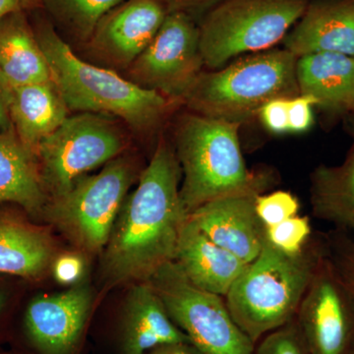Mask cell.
<instances>
[{
	"label": "cell",
	"mask_w": 354,
	"mask_h": 354,
	"mask_svg": "<svg viewBox=\"0 0 354 354\" xmlns=\"http://www.w3.org/2000/svg\"><path fill=\"white\" fill-rule=\"evenodd\" d=\"M167 8V12H183L192 16L208 13L223 0H158Z\"/></svg>",
	"instance_id": "1f68e13d"
},
{
	"label": "cell",
	"mask_w": 354,
	"mask_h": 354,
	"mask_svg": "<svg viewBox=\"0 0 354 354\" xmlns=\"http://www.w3.org/2000/svg\"><path fill=\"white\" fill-rule=\"evenodd\" d=\"M136 174L131 160L113 158L99 174L81 176L64 195L50 199L43 218L86 250L97 252L108 243Z\"/></svg>",
	"instance_id": "52a82bcc"
},
{
	"label": "cell",
	"mask_w": 354,
	"mask_h": 354,
	"mask_svg": "<svg viewBox=\"0 0 354 354\" xmlns=\"http://www.w3.org/2000/svg\"><path fill=\"white\" fill-rule=\"evenodd\" d=\"M158 0H124L106 13L87 41L102 62L128 69L152 41L167 17Z\"/></svg>",
	"instance_id": "4fadbf2b"
},
{
	"label": "cell",
	"mask_w": 354,
	"mask_h": 354,
	"mask_svg": "<svg viewBox=\"0 0 354 354\" xmlns=\"http://www.w3.org/2000/svg\"><path fill=\"white\" fill-rule=\"evenodd\" d=\"M146 354H204L192 342H179L160 344Z\"/></svg>",
	"instance_id": "e575fe53"
},
{
	"label": "cell",
	"mask_w": 354,
	"mask_h": 354,
	"mask_svg": "<svg viewBox=\"0 0 354 354\" xmlns=\"http://www.w3.org/2000/svg\"><path fill=\"white\" fill-rule=\"evenodd\" d=\"M311 354H354V305L324 256L295 317Z\"/></svg>",
	"instance_id": "7c38bea8"
},
{
	"label": "cell",
	"mask_w": 354,
	"mask_h": 354,
	"mask_svg": "<svg viewBox=\"0 0 354 354\" xmlns=\"http://www.w3.org/2000/svg\"><path fill=\"white\" fill-rule=\"evenodd\" d=\"M323 234L326 255L354 305V236L337 230Z\"/></svg>",
	"instance_id": "d4e9b609"
},
{
	"label": "cell",
	"mask_w": 354,
	"mask_h": 354,
	"mask_svg": "<svg viewBox=\"0 0 354 354\" xmlns=\"http://www.w3.org/2000/svg\"><path fill=\"white\" fill-rule=\"evenodd\" d=\"M257 193L218 198L202 205L188 216L211 241L246 264L262 250L266 227L255 209Z\"/></svg>",
	"instance_id": "5bb4252c"
},
{
	"label": "cell",
	"mask_w": 354,
	"mask_h": 354,
	"mask_svg": "<svg viewBox=\"0 0 354 354\" xmlns=\"http://www.w3.org/2000/svg\"><path fill=\"white\" fill-rule=\"evenodd\" d=\"M180 165L162 141L141 172L136 189L125 199L102 261L109 288L146 283L171 262L188 215L180 197Z\"/></svg>",
	"instance_id": "6da1fadb"
},
{
	"label": "cell",
	"mask_w": 354,
	"mask_h": 354,
	"mask_svg": "<svg viewBox=\"0 0 354 354\" xmlns=\"http://www.w3.org/2000/svg\"><path fill=\"white\" fill-rule=\"evenodd\" d=\"M17 277L0 274V344L10 341L11 335L15 323V309L17 304V283L20 281Z\"/></svg>",
	"instance_id": "f1b7e54d"
},
{
	"label": "cell",
	"mask_w": 354,
	"mask_h": 354,
	"mask_svg": "<svg viewBox=\"0 0 354 354\" xmlns=\"http://www.w3.org/2000/svg\"><path fill=\"white\" fill-rule=\"evenodd\" d=\"M32 25L69 111L115 116L144 132L160 124L171 109L174 101L164 95L77 57L50 21L36 19Z\"/></svg>",
	"instance_id": "7a4b0ae2"
},
{
	"label": "cell",
	"mask_w": 354,
	"mask_h": 354,
	"mask_svg": "<svg viewBox=\"0 0 354 354\" xmlns=\"http://www.w3.org/2000/svg\"><path fill=\"white\" fill-rule=\"evenodd\" d=\"M148 283L172 322L203 353L255 354L256 344L232 318L225 298L192 285L174 261Z\"/></svg>",
	"instance_id": "ba28073f"
},
{
	"label": "cell",
	"mask_w": 354,
	"mask_h": 354,
	"mask_svg": "<svg viewBox=\"0 0 354 354\" xmlns=\"http://www.w3.org/2000/svg\"><path fill=\"white\" fill-rule=\"evenodd\" d=\"M255 209L265 227H271L299 215L300 204L292 193L279 190L258 195Z\"/></svg>",
	"instance_id": "4316f807"
},
{
	"label": "cell",
	"mask_w": 354,
	"mask_h": 354,
	"mask_svg": "<svg viewBox=\"0 0 354 354\" xmlns=\"http://www.w3.org/2000/svg\"><path fill=\"white\" fill-rule=\"evenodd\" d=\"M297 57L334 53L354 57V0H317L309 3L283 39Z\"/></svg>",
	"instance_id": "2e32d148"
},
{
	"label": "cell",
	"mask_w": 354,
	"mask_h": 354,
	"mask_svg": "<svg viewBox=\"0 0 354 354\" xmlns=\"http://www.w3.org/2000/svg\"><path fill=\"white\" fill-rule=\"evenodd\" d=\"M315 101L309 95H298L288 102V125L290 132L304 133L313 125L312 108Z\"/></svg>",
	"instance_id": "4dcf8cb0"
},
{
	"label": "cell",
	"mask_w": 354,
	"mask_h": 354,
	"mask_svg": "<svg viewBox=\"0 0 354 354\" xmlns=\"http://www.w3.org/2000/svg\"><path fill=\"white\" fill-rule=\"evenodd\" d=\"M179 342L190 341L172 322L150 283H134L114 321L113 354H146L160 344Z\"/></svg>",
	"instance_id": "9a60e30c"
},
{
	"label": "cell",
	"mask_w": 354,
	"mask_h": 354,
	"mask_svg": "<svg viewBox=\"0 0 354 354\" xmlns=\"http://www.w3.org/2000/svg\"><path fill=\"white\" fill-rule=\"evenodd\" d=\"M124 0H41L51 19L67 34L87 44L102 18Z\"/></svg>",
	"instance_id": "cb8c5ba5"
},
{
	"label": "cell",
	"mask_w": 354,
	"mask_h": 354,
	"mask_svg": "<svg viewBox=\"0 0 354 354\" xmlns=\"http://www.w3.org/2000/svg\"><path fill=\"white\" fill-rule=\"evenodd\" d=\"M299 94L309 95L324 113L333 116L351 113L354 106V57L317 53L298 57Z\"/></svg>",
	"instance_id": "ffe728a7"
},
{
	"label": "cell",
	"mask_w": 354,
	"mask_h": 354,
	"mask_svg": "<svg viewBox=\"0 0 354 354\" xmlns=\"http://www.w3.org/2000/svg\"><path fill=\"white\" fill-rule=\"evenodd\" d=\"M241 125L194 113L179 120L174 152L183 171L180 197L188 216L218 198L263 194L274 183L272 172L247 167L239 142Z\"/></svg>",
	"instance_id": "3957f363"
},
{
	"label": "cell",
	"mask_w": 354,
	"mask_h": 354,
	"mask_svg": "<svg viewBox=\"0 0 354 354\" xmlns=\"http://www.w3.org/2000/svg\"><path fill=\"white\" fill-rule=\"evenodd\" d=\"M48 200L36 153L20 141L15 131L0 134V205L19 206L37 220L43 218Z\"/></svg>",
	"instance_id": "44dd1931"
},
{
	"label": "cell",
	"mask_w": 354,
	"mask_h": 354,
	"mask_svg": "<svg viewBox=\"0 0 354 354\" xmlns=\"http://www.w3.org/2000/svg\"><path fill=\"white\" fill-rule=\"evenodd\" d=\"M312 215L354 234V142L342 164L320 165L310 174Z\"/></svg>",
	"instance_id": "603a6c76"
},
{
	"label": "cell",
	"mask_w": 354,
	"mask_h": 354,
	"mask_svg": "<svg viewBox=\"0 0 354 354\" xmlns=\"http://www.w3.org/2000/svg\"><path fill=\"white\" fill-rule=\"evenodd\" d=\"M82 272V264L78 258L73 256L60 258L55 265V276L62 283L76 281Z\"/></svg>",
	"instance_id": "d6a6232c"
},
{
	"label": "cell",
	"mask_w": 354,
	"mask_h": 354,
	"mask_svg": "<svg viewBox=\"0 0 354 354\" xmlns=\"http://www.w3.org/2000/svg\"><path fill=\"white\" fill-rule=\"evenodd\" d=\"M290 99H274L260 109L258 115L264 127L274 134L290 132L288 102Z\"/></svg>",
	"instance_id": "f546056e"
},
{
	"label": "cell",
	"mask_w": 354,
	"mask_h": 354,
	"mask_svg": "<svg viewBox=\"0 0 354 354\" xmlns=\"http://www.w3.org/2000/svg\"><path fill=\"white\" fill-rule=\"evenodd\" d=\"M309 0H223L200 28L204 65L218 68L236 55L260 53L283 41Z\"/></svg>",
	"instance_id": "8992f818"
},
{
	"label": "cell",
	"mask_w": 354,
	"mask_h": 354,
	"mask_svg": "<svg viewBox=\"0 0 354 354\" xmlns=\"http://www.w3.org/2000/svg\"><path fill=\"white\" fill-rule=\"evenodd\" d=\"M19 206L0 205V274L26 281L43 278L53 264V243Z\"/></svg>",
	"instance_id": "e0dca14e"
},
{
	"label": "cell",
	"mask_w": 354,
	"mask_h": 354,
	"mask_svg": "<svg viewBox=\"0 0 354 354\" xmlns=\"http://www.w3.org/2000/svg\"><path fill=\"white\" fill-rule=\"evenodd\" d=\"M41 7V0H0V19L14 12L35 10Z\"/></svg>",
	"instance_id": "836d02e7"
},
{
	"label": "cell",
	"mask_w": 354,
	"mask_h": 354,
	"mask_svg": "<svg viewBox=\"0 0 354 354\" xmlns=\"http://www.w3.org/2000/svg\"><path fill=\"white\" fill-rule=\"evenodd\" d=\"M124 147V135L108 115L68 116L37 149L39 176L48 199L64 195L86 172L118 158Z\"/></svg>",
	"instance_id": "9c48e42d"
},
{
	"label": "cell",
	"mask_w": 354,
	"mask_h": 354,
	"mask_svg": "<svg viewBox=\"0 0 354 354\" xmlns=\"http://www.w3.org/2000/svg\"><path fill=\"white\" fill-rule=\"evenodd\" d=\"M255 354H311L295 319L256 344Z\"/></svg>",
	"instance_id": "83f0119b"
},
{
	"label": "cell",
	"mask_w": 354,
	"mask_h": 354,
	"mask_svg": "<svg viewBox=\"0 0 354 354\" xmlns=\"http://www.w3.org/2000/svg\"><path fill=\"white\" fill-rule=\"evenodd\" d=\"M12 131H14V128L10 115H9L6 91H4L1 76H0V134H6V133Z\"/></svg>",
	"instance_id": "d590c367"
},
{
	"label": "cell",
	"mask_w": 354,
	"mask_h": 354,
	"mask_svg": "<svg viewBox=\"0 0 354 354\" xmlns=\"http://www.w3.org/2000/svg\"><path fill=\"white\" fill-rule=\"evenodd\" d=\"M0 354H25L24 353H21L19 351H16V349H9V351H1L0 349Z\"/></svg>",
	"instance_id": "8d00e7d4"
},
{
	"label": "cell",
	"mask_w": 354,
	"mask_h": 354,
	"mask_svg": "<svg viewBox=\"0 0 354 354\" xmlns=\"http://www.w3.org/2000/svg\"><path fill=\"white\" fill-rule=\"evenodd\" d=\"M325 253L323 234H313L297 255L281 252L265 237L259 255L225 297L232 318L254 344L295 319Z\"/></svg>",
	"instance_id": "277c9868"
},
{
	"label": "cell",
	"mask_w": 354,
	"mask_h": 354,
	"mask_svg": "<svg viewBox=\"0 0 354 354\" xmlns=\"http://www.w3.org/2000/svg\"><path fill=\"white\" fill-rule=\"evenodd\" d=\"M351 113H354V106H353V111H351Z\"/></svg>",
	"instance_id": "f35d334b"
},
{
	"label": "cell",
	"mask_w": 354,
	"mask_h": 354,
	"mask_svg": "<svg viewBox=\"0 0 354 354\" xmlns=\"http://www.w3.org/2000/svg\"><path fill=\"white\" fill-rule=\"evenodd\" d=\"M1 79L14 131L36 153L41 141L66 120L69 109L53 81L12 84Z\"/></svg>",
	"instance_id": "d6986e66"
},
{
	"label": "cell",
	"mask_w": 354,
	"mask_h": 354,
	"mask_svg": "<svg viewBox=\"0 0 354 354\" xmlns=\"http://www.w3.org/2000/svg\"><path fill=\"white\" fill-rule=\"evenodd\" d=\"M353 116H351V120H349V127H351V131L353 133V138H354V113H351Z\"/></svg>",
	"instance_id": "74e56055"
},
{
	"label": "cell",
	"mask_w": 354,
	"mask_h": 354,
	"mask_svg": "<svg viewBox=\"0 0 354 354\" xmlns=\"http://www.w3.org/2000/svg\"><path fill=\"white\" fill-rule=\"evenodd\" d=\"M203 66L196 20L186 13L169 12L127 72L129 80L140 87L183 102Z\"/></svg>",
	"instance_id": "30bf717a"
},
{
	"label": "cell",
	"mask_w": 354,
	"mask_h": 354,
	"mask_svg": "<svg viewBox=\"0 0 354 354\" xmlns=\"http://www.w3.org/2000/svg\"><path fill=\"white\" fill-rule=\"evenodd\" d=\"M298 57L286 50L260 51L218 71H202L184 95L192 113L242 124L268 102L299 94Z\"/></svg>",
	"instance_id": "5b68a950"
},
{
	"label": "cell",
	"mask_w": 354,
	"mask_h": 354,
	"mask_svg": "<svg viewBox=\"0 0 354 354\" xmlns=\"http://www.w3.org/2000/svg\"><path fill=\"white\" fill-rule=\"evenodd\" d=\"M91 310L92 295L86 286L36 295L14 323L13 348L25 354H81Z\"/></svg>",
	"instance_id": "8fae6325"
},
{
	"label": "cell",
	"mask_w": 354,
	"mask_h": 354,
	"mask_svg": "<svg viewBox=\"0 0 354 354\" xmlns=\"http://www.w3.org/2000/svg\"><path fill=\"white\" fill-rule=\"evenodd\" d=\"M0 75L12 84L53 81L44 51L24 11L0 19Z\"/></svg>",
	"instance_id": "7402d4cb"
},
{
	"label": "cell",
	"mask_w": 354,
	"mask_h": 354,
	"mask_svg": "<svg viewBox=\"0 0 354 354\" xmlns=\"http://www.w3.org/2000/svg\"><path fill=\"white\" fill-rule=\"evenodd\" d=\"M174 262L192 285L223 297L248 265L211 241L189 218L179 235Z\"/></svg>",
	"instance_id": "ac0fdd59"
},
{
	"label": "cell",
	"mask_w": 354,
	"mask_h": 354,
	"mask_svg": "<svg viewBox=\"0 0 354 354\" xmlns=\"http://www.w3.org/2000/svg\"><path fill=\"white\" fill-rule=\"evenodd\" d=\"M314 232L308 216H295L279 225L266 227V239L288 255L301 253Z\"/></svg>",
	"instance_id": "484cf974"
}]
</instances>
